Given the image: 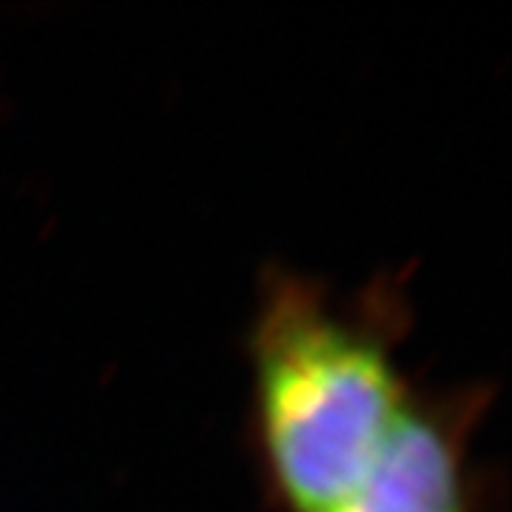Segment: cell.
Returning <instances> with one entry per match:
<instances>
[{
  "mask_svg": "<svg viewBox=\"0 0 512 512\" xmlns=\"http://www.w3.org/2000/svg\"><path fill=\"white\" fill-rule=\"evenodd\" d=\"M407 276L339 293L288 268L262 274L251 353V421L268 498L282 512H333L367 476L413 387L399 345Z\"/></svg>",
  "mask_w": 512,
  "mask_h": 512,
  "instance_id": "1",
  "label": "cell"
},
{
  "mask_svg": "<svg viewBox=\"0 0 512 512\" xmlns=\"http://www.w3.org/2000/svg\"><path fill=\"white\" fill-rule=\"evenodd\" d=\"M493 387H413L379 458L333 512H490V484L470 464V441Z\"/></svg>",
  "mask_w": 512,
  "mask_h": 512,
  "instance_id": "2",
  "label": "cell"
}]
</instances>
